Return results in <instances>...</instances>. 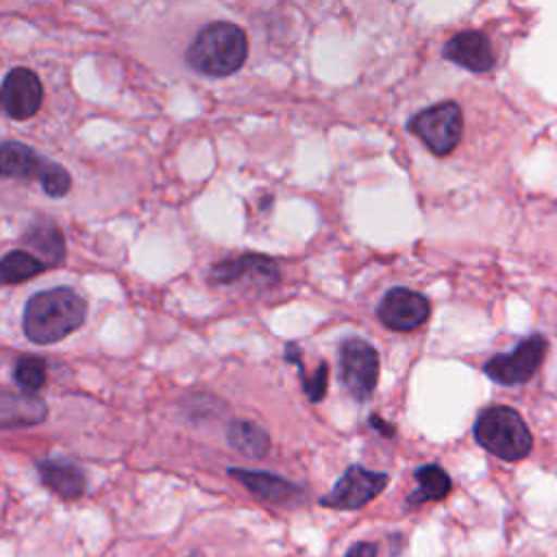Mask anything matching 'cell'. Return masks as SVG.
I'll return each instance as SVG.
<instances>
[{
  "mask_svg": "<svg viewBox=\"0 0 557 557\" xmlns=\"http://www.w3.org/2000/svg\"><path fill=\"white\" fill-rule=\"evenodd\" d=\"M87 302L70 287H52L28 298L22 315L24 335L35 344H57L81 329Z\"/></svg>",
  "mask_w": 557,
  "mask_h": 557,
  "instance_id": "obj_1",
  "label": "cell"
},
{
  "mask_svg": "<svg viewBox=\"0 0 557 557\" xmlns=\"http://www.w3.org/2000/svg\"><path fill=\"white\" fill-rule=\"evenodd\" d=\"M248 57L246 33L231 22L207 24L185 52L187 65L205 76L222 78L235 74Z\"/></svg>",
  "mask_w": 557,
  "mask_h": 557,
  "instance_id": "obj_2",
  "label": "cell"
},
{
  "mask_svg": "<svg viewBox=\"0 0 557 557\" xmlns=\"http://www.w3.org/2000/svg\"><path fill=\"white\" fill-rule=\"evenodd\" d=\"M474 440L503 461H520L533 448V435L522 416L507 405H492L474 420Z\"/></svg>",
  "mask_w": 557,
  "mask_h": 557,
  "instance_id": "obj_3",
  "label": "cell"
},
{
  "mask_svg": "<svg viewBox=\"0 0 557 557\" xmlns=\"http://www.w3.org/2000/svg\"><path fill=\"white\" fill-rule=\"evenodd\" d=\"M0 178L37 181L50 198H63L72 187V176L63 165L17 139L0 141Z\"/></svg>",
  "mask_w": 557,
  "mask_h": 557,
  "instance_id": "obj_4",
  "label": "cell"
},
{
  "mask_svg": "<svg viewBox=\"0 0 557 557\" xmlns=\"http://www.w3.org/2000/svg\"><path fill=\"white\" fill-rule=\"evenodd\" d=\"M409 131L437 157L450 154L463 135V113L453 100L437 102L409 120Z\"/></svg>",
  "mask_w": 557,
  "mask_h": 557,
  "instance_id": "obj_5",
  "label": "cell"
},
{
  "mask_svg": "<svg viewBox=\"0 0 557 557\" xmlns=\"http://www.w3.org/2000/svg\"><path fill=\"white\" fill-rule=\"evenodd\" d=\"M546 352V337L535 333L524 337L513 350L490 357L483 366V372L498 385H520L527 383L540 370Z\"/></svg>",
  "mask_w": 557,
  "mask_h": 557,
  "instance_id": "obj_6",
  "label": "cell"
},
{
  "mask_svg": "<svg viewBox=\"0 0 557 557\" xmlns=\"http://www.w3.org/2000/svg\"><path fill=\"white\" fill-rule=\"evenodd\" d=\"M342 383L355 400H368L379 381V352L366 339L348 337L339 346Z\"/></svg>",
  "mask_w": 557,
  "mask_h": 557,
  "instance_id": "obj_7",
  "label": "cell"
},
{
  "mask_svg": "<svg viewBox=\"0 0 557 557\" xmlns=\"http://www.w3.org/2000/svg\"><path fill=\"white\" fill-rule=\"evenodd\" d=\"M387 479L389 476L385 472H374L357 463L348 466L333 485V490L320 498V505L339 511L361 509L387 487Z\"/></svg>",
  "mask_w": 557,
  "mask_h": 557,
  "instance_id": "obj_8",
  "label": "cell"
},
{
  "mask_svg": "<svg viewBox=\"0 0 557 557\" xmlns=\"http://www.w3.org/2000/svg\"><path fill=\"white\" fill-rule=\"evenodd\" d=\"M44 102L39 76L24 65L11 67L0 83V111L17 122L30 120Z\"/></svg>",
  "mask_w": 557,
  "mask_h": 557,
  "instance_id": "obj_9",
  "label": "cell"
},
{
  "mask_svg": "<svg viewBox=\"0 0 557 557\" xmlns=\"http://www.w3.org/2000/svg\"><path fill=\"white\" fill-rule=\"evenodd\" d=\"M379 322L396 333H409L422 326L431 315V302L426 296L407 289V287H392L379 302L376 309Z\"/></svg>",
  "mask_w": 557,
  "mask_h": 557,
  "instance_id": "obj_10",
  "label": "cell"
},
{
  "mask_svg": "<svg viewBox=\"0 0 557 557\" xmlns=\"http://www.w3.org/2000/svg\"><path fill=\"white\" fill-rule=\"evenodd\" d=\"M211 283L231 285L244 278H250L257 287H272L278 283V268L274 259L257 252H246L233 259H224L215 263L209 272Z\"/></svg>",
  "mask_w": 557,
  "mask_h": 557,
  "instance_id": "obj_11",
  "label": "cell"
},
{
  "mask_svg": "<svg viewBox=\"0 0 557 557\" xmlns=\"http://www.w3.org/2000/svg\"><path fill=\"white\" fill-rule=\"evenodd\" d=\"M442 54L470 72H487L496 63L492 44L481 30L457 33L444 44Z\"/></svg>",
  "mask_w": 557,
  "mask_h": 557,
  "instance_id": "obj_12",
  "label": "cell"
},
{
  "mask_svg": "<svg viewBox=\"0 0 557 557\" xmlns=\"http://www.w3.org/2000/svg\"><path fill=\"white\" fill-rule=\"evenodd\" d=\"M48 418V405L35 392L0 387V429L37 426Z\"/></svg>",
  "mask_w": 557,
  "mask_h": 557,
  "instance_id": "obj_13",
  "label": "cell"
},
{
  "mask_svg": "<svg viewBox=\"0 0 557 557\" xmlns=\"http://www.w3.org/2000/svg\"><path fill=\"white\" fill-rule=\"evenodd\" d=\"M228 474L239 481L248 492H252L257 498L276 503V505H287L292 500H298L302 496V487L296 485L294 481L261 472V470H244V468H228Z\"/></svg>",
  "mask_w": 557,
  "mask_h": 557,
  "instance_id": "obj_14",
  "label": "cell"
},
{
  "mask_svg": "<svg viewBox=\"0 0 557 557\" xmlns=\"http://www.w3.org/2000/svg\"><path fill=\"white\" fill-rule=\"evenodd\" d=\"M41 483L65 500H76L87 490V476L83 468L70 459H41L37 461Z\"/></svg>",
  "mask_w": 557,
  "mask_h": 557,
  "instance_id": "obj_15",
  "label": "cell"
},
{
  "mask_svg": "<svg viewBox=\"0 0 557 557\" xmlns=\"http://www.w3.org/2000/svg\"><path fill=\"white\" fill-rule=\"evenodd\" d=\"M24 246L33 250L35 257H39L46 265H57L65 257V237L57 222L48 218H39L30 222V226L22 235Z\"/></svg>",
  "mask_w": 557,
  "mask_h": 557,
  "instance_id": "obj_16",
  "label": "cell"
},
{
  "mask_svg": "<svg viewBox=\"0 0 557 557\" xmlns=\"http://www.w3.org/2000/svg\"><path fill=\"white\" fill-rule=\"evenodd\" d=\"M226 442L250 459H261L270 450V435L263 426L250 420H233L226 429Z\"/></svg>",
  "mask_w": 557,
  "mask_h": 557,
  "instance_id": "obj_17",
  "label": "cell"
},
{
  "mask_svg": "<svg viewBox=\"0 0 557 557\" xmlns=\"http://www.w3.org/2000/svg\"><path fill=\"white\" fill-rule=\"evenodd\" d=\"M416 481H418V490L407 496V505H411V507L426 503V500H442L448 496V492L453 487L448 472L435 463L418 468Z\"/></svg>",
  "mask_w": 557,
  "mask_h": 557,
  "instance_id": "obj_18",
  "label": "cell"
},
{
  "mask_svg": "<svg viewBox=\"0 0 557 557\" xmlns=\"http://www.w3.org/2000/svg\"><path fill=\"white\" fill-rule=\"evenodd\" d=\"M44 270H46V263L33 252L20 250V248L9 250L0 259V285H15V283L30 281L39 276Z\"/></svg>",
  "mask_w": 557,
  "mask_h": 557,
  "instance_id": "obj_19",
  "label": "cell"
},
{
  "mask_svg": "<svg viewBox=\"0 0 557 557\" xmlns=\"http://www.w3.org/2000/svg\"><path fill=\"white\" fill-rule=\"evenodd\" d=\"M285 359L292 361L298 372H300V383H302V392L307 394V398L311 403H320L324 396H326V389H329V366L322 361L313 374H309L302 366V359H300V350H298V344H287L285 346Z\"/></svg>",
  "mask_w": 557,
  "mask_h": 557,
  "instance_id": "obj_20",
  "label": "cell"
},
{
  "mask_svg": "<svg viewBox=\"0 0 557 557\" xmlns=\"http://www.w3.org/2000/svg\"><path fill=\"white\" fill-rule=\"evenodd\" d=\"M46 379H48V366L41 357L24 355L13 366V381L24 392H39L46 385Z\"/></svg>",
  "mask_w": 557,
  "mask_h": 557,
  "instance_id": "obj_21",
  "label": "cell"
},
{
  "mask_svg": "<svg viewBox=\"0 0 557 557\" xmlns=\"http://www.w3.org/2000/svg\"><path fill=\"white\" fill-rule=\"evenodd\" d=\"M346 557H376V546L372 542H357L348 548Z\"/></svg>",
  "mask_w": 557,
  "mask_h": 557,
  "instance_id": "obj_22",
  "label": "cell"
},
{
  "mask_svg": "<svg viewBox=\"0 0 557 557\" xmlns=\"http://www.w3.org/2000/svg\"><path fill=\"white\" fill-rule=\"evenodd\" d=\"M370 424H376V429H379V431H383L385 435H394V426H392V424H387V422H383V420H381V418H376V416H372V418H370Z\"/></svg>",
  "mask_w": 557,
  "mask_h": 557,
  "instance_id": "obj_23",
  "label": "cell"
}]
</instances>
